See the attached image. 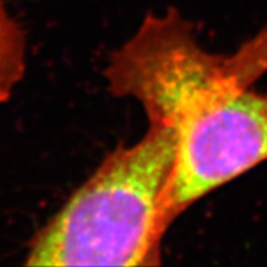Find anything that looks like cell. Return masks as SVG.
<instances>
[{
  "instance_id": "obj_1",
  "label": "cell",
  "mask_w": 267,
  "mask_h": 267,
  "mask_svg": "<svg viewBox=\"0 0 267 267\" xmlns=\"http://www.w3.org/2000/svg\"><path fill=\"white\" fill-rule=\"evenodd\" d=\"M175 145L174 126L149 122L138 141L110 152L33 236L24 264L157 266Z\"/></svg>"
},
{
  "instance_id": "obj_2",
  "label": "cell",
  "mask_w": 267,
  "mask_h": 267,
  "mask_svg": "<svg viewBox=\"0 0 267 267\" xmlns=\"http://www.w3.org/2000/svg\"><path fill=\"white\" fill-rule=\"evenodd\" d=\"M267 71V30L230 57L206 52L177 11L150 14L110 55L104 68L114 96L132 98L149 122L173 126L178 113L208 92L230 85L251 86Z\"/></svg>"
},
{
  "instance_id": "obj_3",
  "label": "cell",
  "mask_w": 267,
  "mask_h": 267,
  "mask_svg": "<svg viewBox=\"0 0 267 267\" xmlns=\"http://www.w3.org/2000/svg\"><path fill=\"white\" fill-rule=\"evenodd\" d=\"M230 85L178 113L175 160L166 195L173 221L195 202L267 160V95Z\"/></svg>"
},
{
  "instance_id": "obj_4",
  "label": "cell",
  "mask_w": 267,
  "mask_h": 267,
  "mask_svg": "<svg viewBox=\"0 0 267 267\" xmlns=\"http://www.w3.org/2000/svg\"><path fill=\"white\" fill-rule=\"evenodd\" d=\"M27 70V37L0 0V109L6 106Z\"/></svg>"
}]
</instances>
